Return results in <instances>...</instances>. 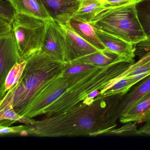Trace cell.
Instances as JSON below:
<instances>
[{"label":"cell","mask_w":150,"mask_h":150,"mask_svg":"<svg viewBox=\"0 0 150 150\" xmlns=\"http://www.w3.org/2000/svg\"><path fill=\"white\" fill-rule=\"evenodd\" d=\"M25 66V63H23L20 64H16L11 70L6 80V86L7 88H9L17 82Z\"/></svg>","instance_id":"2e32d148"},{"label":"cell","mask_w":150,"mask_h":150,"mask_svg":"<svg viewBox=\"0 0 150 150\" xmlns=\"http://www.w3.org/2000/svg\"><path fill=\"white\" fill-rule=\"evenodd\" d=\"M122 123L146 122L150 119V92L119 117Z\"/></svg>","instance_id":"52a82bcc"},{"label":"cell","mask_w":150,"mask_h":150,"mask_svg":"<svg viewBox=\"0 0 150 150\" xmlns=\"http://www.w3.org/2000/svg\"><path fill=\"white\" fill-rule=\"evenodd\" d=\"M138 81L133 77L126 76L117 81L112 86L101 92V96H109L117 94L125 95Z\"/></svg>","instance_id":"5bb4252c"},{"label":"cell","mask_w":150,"mask_h":150,"mask_svg":"<svg viewBox=\"0 0 150 150\" xmlns=\"http://www.w3.org/2000/svg\"><path fill=\"white\" fill-rule=\"evenodd\" d=\"M137 5L105 9L90 23L97 29L136 45L147 38L139 17Z\"/></svg>","instance_id":"6da1fadb"},{"label":"cell","mask_w":150,"mask_h":150,"mask_svg":"<svg viewBox=\"0 0 150 150\" xmlns=\"http://www.w3.org/2000/svg\"><path fill=\"white\" fill-rule=\"evenodd\" d=\"M82 38L100 51L106 50L91 23L73 17L67 24Z\"/></svg>","instance_id":"ba28073f"},{"label":"cell","mask_w":150,"mask_h":150,"mask_svg":"<svg viewBox=\"0 0 150 150\" xmlns=\"http://www.w3.org/2000/svg\"><path fill=\"white\" fill-rule=\"evenodd\" d=\"M127 125L121 127L118 129H114L110 133L121 134V135H133L138 134V130L137 129L135 124L128 123Z\"/></svg>","instance_id":"d6986e66"},{"label":"cell","mask_w":150,"mask_h":150,"mask_svg":"<svg viewBox=\"0 0 150 150\" xmlns=\"http://www.w3.org/2000/svg\"><path fill=\"white\" fill-rule=\"evenodd\" d=\"M3 117L7 119H17L18 117L13 110L11 109H7L4 110L3 113Z\"/></svg>","instance_id":"ffe728a7"},{"label":"cell","mask_w":150,"mask_h":150,"mask_svg":"<svg viewBox=\"0 0 150 150\" xmlns=\"http://www.w3.org/2000/svg\"><path fill=\"white\" fill-rule=\"evenodd\" d=\"M81 70H82V68L81 67L76 66L69 70V73L71 74L76 73L81 71Z\"/></svg>","instance_id":"cb8c5ba5"},{"label":"cell","mask_w":150,"mask_h":150,"mask_svg":"<svg viewBox=\"0 0 150 150\" xmlns=\"http://www.w3.org/2000/svg\"><path fill=\"white\" fill-rule=\"evenodd\" d=\"M81 58V59L84 62L96 67H105L121 62L133 64L128 59L107 50L98 51Z\"/></svg>","instance_id":"8fae6325"},{"label":"cell","mask_w":150,"mask_h":150,"mask_svg":"<svg viewBox=\"0 0 150 150\" xmlns=\"http://www.w3.org/2000/svg\"><path fill=\"white\" fill-rule=\"evenodd\" d=\"M41 51L54 59L66 57L64 34L60 24L55 21L48 23Z\"/></svg>","instance_id":"3957f363"},{"label":"cell","mask_w":150,"mask_h":150,"mask_svg":"<svg viewBox=\"0 0 150 150\" xmlns=\"http://www.w3.org/2000/svg\"><path fill=\"white\" fill-rule=\"evenodd\" d=\"M141 24L147 38H150V0H144L137 5Z\"/></svg>","instance_id":"9a60e30c"},{"label":"cell","mask_w":150,"mask_h":150,"mask_svg":"<svg viewBox=\"0 0 150 150\" xmlns=\"http://www.w3.org/2000/svg\"><path fill=\"white\" fill-rule=\"evenodd\" d=\"M49 21L17 13L13 22V30L21 57H28L41 51Z\"/></svg>","instance_id":"7a4b0ae2"},{"label":"cell","mask_w":150,"mask_h":150,"mask_svg":"<svg viewBox=\"0 0 150 150\" xmlns=\"http://www.w3.org/2000/svg\"><path fill=\"white\" fill-rule=\"evenodd\" d=\"M100 1H101V2L103 4V3H104V2H105L107 0H100Z\"/></svg>","instance_id":"484cf974"},{"label":"cell","mask_w":150,"mask_h":150,"mask_svg":"<svg viewBox=\"0 0 150 150\" xmlns=\"http://www.w3.org/2000/svg\"><path fill=\"white\" fill-rule=\"evenodd\" d=\"M53 21L67 25L79 7L80 0H40Z\"/></svg>","instance_id":"277c9868"},{"label":"cell","mask_w":150,"mask_h":150,"mask_svg":"<svg viewBox=\"0 0 150 150\" xmlns=\"http://www.w3.org/2000/svg\"><path fill=\"white\" fill-rule=\"evenodd\" d=\"M37 82V81L35 77H31L28 79L26 82V88L29 90L32 89L35 87V86L36 85Z\"/></svg>","instance_id":"7402d4cb"},{"label":"cell","mask_w":150,"mask_h":150,"mask_svg":"<svg viewBox=\"0 0 150 150\" xmlns=\"http://www.w3.org/2000/svg\"><path fill=\"white\" fill-rule=\"evenodd\" d=\"M142 0H107L103 3L105 9H111L132 4H138Z\"/></svg>","instance_id":"ac0fdd59"},{"label":"cell","mask_w":150,"mask_h":150,"mask_svg":"<svg viewBox=\"0 0 150 150\" xmlns=\"http://www.w3.org/2000/svg\"><path fill=\"white\" fill-rule=\"evenodd\" d=\"M10 131V129L7 128H3L1 129V133H7V132H9Z\"/></svg>","instance_id":"d4e9b609"},{"label":"cell","mask_w":150,"mask_h":150,"mask_svg":"<svg viewBox=\"0 0 150 150\" xmlns=\"http://www.w3.org/2000/svg\"><path fill=\"white\" fill-rule=\"evenodd\" d=\"M17 13L23 14L47 21H53L40 0H9Z\"/></svg>","instance_id":"9c48e42d"},{"label":"cell","mask_w":150,"mask_h":150,"mask_svg":"<svg viewBox=\"0 0 150 150\" xmlns=\"http://www.w3.org/2000/svg\"><path fill=\"white\" fill-rule=\"evenodd\" d=\"M104 9L103 4L100 0H80L79 9L74 17L90 23Z\"/></svg>","instance_id":"4fadbf2b"},{"label":"cell","mask_w":150,"mask_h":150,"mask_svg":"<svg viewBox=\"0 0 150 150\" xmlns=\"http://www.w3.org/2000/svg\"><path fill=\"white\" fill-rule=\"evenodd\" d=\"M62 93V92L61 90H58V91L54 92L52 94L47 98V102H51L57 99L59 96H60Z\"/></svg>","instance_id":"603a6c76"},{"label":"cell","mask_w":150,"mask_h":150,"mask_svg":"<svg viewBox=\"0 0 150 150\" xmlns=\"http://www.w3.org/2000/svg\"><path fill=\"white\" fill-rule=\"evenodd\" d=\"M141 81V83L124 96L119 104V117L138 101L150 92V75Z\"/></svg>","instance_id":"30bf717a"},{"label":"cell","mask_w":150,"mask_h":150,"mask_svg":"<svg viewBox=\"0 0 150 150\" xmlns=\"http://www.w3.org/2000/svg\"><path fill=\"white\" fill-rule=\"evenodd\" d=\"M16 14L9 0H0V37L13 31V22Z\"/></svg>","instance_id":"7c38bea8"},{"label":"cell","mask_w":150,"mask_h":150,"mask_svg":"<svg viewBox=\"0 0 150 150\" xmlns=\"http://www.w3.org/2000/svg\"><path fill=\"white\" fill-rule=\"evenodd\" d=\"M135 54L140 57H144L150 62V38H147L135 45Z\"/></svg>","instance_id":"e0dca14e"},{"label":"cell","mask_w":150,"mask_h":150,"mask_svg":"<svg viewBox=\"0 0 150 150\" xmlns=\"http://www.w3.org/2000/svg\"><path fill=\"white\" fill-rule=\"evenodd\" d=\"M95 28L106 50L128 59L131 63H134V58L136 55L135 45L119 38Z\"/></svg>","instance_id":"8992f818"},{"label":"cell","mask_w":150,"mask_h":150,"mask_svg":"<svg viewBox=\"0 0 150 150\" xmlns=\"http://www.w3.org/2000/svg\"><path fill=\"white\" fill-rule=\"evenodd\" d=\"M60 25L64 34L66 57L70 59L80 58L100 51L82 38L68 25Z\"/></svg>","instance_id":"5b68a950"},{"label":"cell","mask_w":150,"mask_h":150,"mask_svg":"<svg viewBox=\"0 0 150 150\" xmlns=\"http://www.w3.org/2000/svg\"><path fill=\"white\" fill-rule=\"evenodd\" d=\"M138 133L139 134L150 135V119L138 130Z\"/></svg>","instance_id":"44dd1931"}]
</instances>
